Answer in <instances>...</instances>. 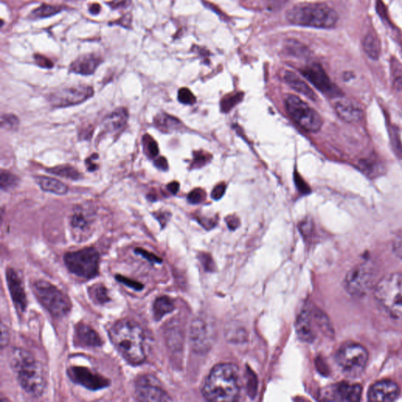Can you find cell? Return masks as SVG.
Here are the masks:
<instances>
[{
    "instance_id": "obj_48",
    "label": "cell",
    "mask_w": 402,
    "mask_h": 402,
    "mask_svg": "<svg viewBox=\"0 0 402 402\" xmlns=\"http://www.w3.org/2000/svg\"><path fill=\"white\" fill-rule=\"evenodd\" d=\"M208 159L206 158V155H203L201 153L195 154L194 158V164L196 166H201L205 164Z\"/></svg>"
},
{
    "instance_id": "obj_44",
    "label": "cell",
    "mask_w": 402,
    "mask_h": 402,
    "mask_svg": "<svg viewBox=\"0 0 402 402\" xmlns=\"http://www.w3.org/2000/svg\"><path fill=\"white\" fill-rule=\"evenodd\" d=\"M132 0H113L110 3L111 8L114 9H125L131 4Z\"/></svg>"
},
{
    "instance_id": "obj_11",
    "label": "cell",
    "mask_w": 402,
    "mask_h": 402,
    "mask_svg": "<svg viewBox=\"0 0 402 402\" xmlns=\"http://www.w3.org/2000/svg\"><path fill=\"white\" fill-rule=\"evenodd\" d=\"M135 397L138 401L160 402L172 401L169 394L160 387L158 380L150 375L139 376L135 382Z\"/></svg>"
},
{
    "instance_id": "obj_18",
    "label": "cell",
    "mask_w": 402,
    "mask_h": 402,
    "mask_svg": "<svg viewBox=\"0 0 402 402\" xmlns=\"http://www.w3.org/2000/svg\"><path fill=\"white\" fill-rule=\"evenodd\" d=\"M400 388L392 380H385L376 382L370 387L369 399L372 401H393L398 399Z\"/></svg>"
},
{
    "instance_id": "obj_51",
    "label": "cell",
    "mask_w": 402,
    "mask_h": 402,
    "mask_svg": "<svg viewBox=\"0 0 402 402\" xmlns=\"http://www.w3.org/2000/svg\"><path fill=\"white\" fill-rule=\"evenodd\" d=\"M100 10H101L100 6H99L97 3L92 4L90 7L91 14L98 15L99 12H100Z\"/></svg>"
},
{
    "instance_id": "obj_29",
    "label": "cell",
    "mask_w": 402,
    "mask_h": 402,
    "mask_svg": "<svg viewBox=\"0 0 402 402\" xmlns=\"http://www.w3.org/2000/svg\"><path fill=\"white\" fill-rule=\"evenodd\" d=\"M91 299L99 305L107 304L110 299L108 290L102 284H97L88 290Z\"/></svg>"
},
{
    "instance_id": "obj_52",
    "label": "cell",
    "mask_w": 402,
    "mask_h": 402,
    "mask_svg": "<svg viewBox=\"0 0 402 402\" xmlns=\"http://www.w3.org/2000/svg\"><path fill=\"white\" fill-rule=\"evenodd\" d=\"M67 2L74 3L78 1V0H66Z\"/></svg>"
},
{
    "instance_id": "obj_38",
    "label": "cell",
    "mask_w": 402,
    "mask_h": 402,
    "mask_svg": "<svg viewBox=\"0 0 402 402\" xmlns=\"http://www.w3.org/2000/svg\"><path fill=\"white\" fill-rule=\"evenodd\" d=\"M116 280L119 281L120 283L125 284L128 288H131L135 291H141L144 288V284L139 281H134L132 279H130L126 277H123L121 275H116Z\"/></svg>"
},
{
    "instance_id": "obj_40",
    "label": "cell",
    "mask_w": 402,
    "mask_h": 402,
    "mask_svg": "<svg viewBox=\"0 0 402 402\" xmlns=\"http://www.w3.org/2000/svg\"><path fill=\"white\" fill-rule=\"evenodd\" d=\"M206 199V192L201 189H195L188 195V201L193 205L201 203Z\"/></svg>"
},
{
    "instance_id": "obj_4",
    "label": "cell",
    "mask_w": 402,
    "mask_h": 402,
    "mask_svg": "<svg viewBox=\"0 0 402 402\" xmlns=\"http://www.w3.org/2000/svg\"><path fill=\"white\" fill-rule=\"evenodd\" d=\"M338 15L335 10L323 3H301L287 13L288 21L295 26L330 29L336 26Z\"/></svg>"
},
{
    "instance_id": "obj_49",
    "label": "cell",
    "mask_w": 402,
    "mask_h": 402,
    "mask_svg": "<svg viewBox=\"0 0 402 402\" xmlns=\"http://www.w3.org/2000/svg\"><path fill=\"white\" fill-rule=\"evenodd\" d=\"M179 183L178 182H172L168 185V190L172 194H176L179 190Z\"/></svg>"
},
{
    "instance_id": "obj_13",
    "label": "cell",
    "mask_w": 402,
    "mask_h": 402,
    "mask_svg": "<svg viewBox=\"0 0 402 402\" xmlns=\"http://www.w3.org/2000/svg\"><path fill=\"white\" fill-rule=\"evenodd\" d=\"M68 375L73 382L90 391H98L110 385V381L106 377L83 366L70 367L68 369Z\"/></svg>"
},
{
    "instance_id": "obj_6",
    "label": "cell",
    "mask_w": 402,
    "mask_h": 402,
    "mask_svg": "<svg viewBox=\"0 0 402 402\" xmlns=\"http://www.w3.org/2000/svg\"><path fill=\"white\" fill-rule=\"evenodd\" d=\"M33 292L40 304L54 318H63L71 310V301L64 293L51 283L37 281Z\"/></svg>"
},
{
    "instance_id": "obj_10",
    "label": "cell",
    "mask_w": 402,
    "mask_h": 402,
    "mask_svg": "<svg viewBox=\"0 0 402 402\" xmlns=\"http://www.w3.org/2000/svg\"><path fill=\"white\" fill-rule=\"evenodd\" d=\"M94 95L90 86L76 85L55 91L49 95V103L55 108H65L82 104Z\"/></svg>"
},
{
    "instance_id": "obj_35",
    "label": "cell",
    "mask_w": 402,
    "mask_h": 402,
    "mask_svg": "<svg viewBox=\"0 0 402 402\" xmlns=\"http://www.w3.org/2000/svg\"><path fill=\"white\" fill-rule=\"evenodd\" d=\"M20 126V120L13 114H4L1 117V127L15 131Z\"/></svg>"
},
{
    "instance_id": "obj_46",
    "label": "cell",
    "mask_w": 402,
    "mask_h": 402,
    "mask_svg": "<svg viewBox=\"0 0 402 402\" xmlns=\"http://www.w3.org/2000/svg\"><path fill=\"white\" fill-rule=\"evenodd\" d=\"M154 164L160 170L167 171L169 169L168 160L163 157H160L155 160Z\"/></svg>"
},
{
    "instance_id": "obj_9",
    "label": "cell",
    "mask_w": 402,
    "mask_h": 402,
    "mask_svg": "<svg viewBox=\"0 0 402 402\" xmlns=\"http://www.w3.org/2000/svg\"><path fill=\"white\" fill-rule=\"evenodd\" d=\"M368 360V350L361 344L355 343L343 344L337 354L339 366L350 376L361 375L366 367Z\"/></svg>"
},
{
    "instance_id": "obj_2",
    "label": "cell",
    "mask_w": 402,
    "mask_h": 402,
    "mask_svg": "<svg viewBox=\"0 0 402 402\" xmlns=\"http://www.w3.org/2000/svg\"><path fill=\"white\" fill-rule=\"evenodd\" d=\"M240 392L239 369L233 364L215 366L203 382L202 394L210 401H235Z\"/></svg>"
},
{
    "instance_id": "obj_17",
    "label": "cell",
    "mask_w": 402,
    "mask_h": 402,
    "mask_svg": "<svg viewBox=\"0 0 402 402\" xmlns=\"http://www.w3.org/2000/svg\"><path fill=\"white\" fill-rule=\"evenodd\" d=\"M213 340L211 325L205 319L197 318L191 326V341L196 350L203 352L210 348Z\"/></svg>"
},
{
    "instance_id": "obj_41",
    "label": "cell",
    "mask_w": 402,
    "mask_h": 402,
    "mask_svg": "<svg viewBox=\"0 0 402 402\" xmlns=\"http://www.w3.org/2000/svg\"><path fill=\"white\" fill-rule=\"evenodd\" d=\"M295 183L297 189L299 190L301 194L307 195L311 194V188L309 187L307 183L302 179L298 172L295 171L294 174Z\"/></svg>"
},
{
    "instance_id": "obj_26",
    "label": "cell",
    "mask_w": 402,
    "mask_h": 402,
    "mask_svg": "<svg viewBox=\"0 0 402 402\" xmlns=\"http://www.w3.org/2000/svg\"><path fill=\"white\" fill-rule=\"evenodd\" d=\"M36 181L43 191L49 192V193L54 194L65 195L69 190L67 185L58 180V179L46 176H38L36 177Z\"/></svg>"
},
{
    "instance_id": "obj_19",
    "label": "cell",
    "mask_w": 402,
    "mask_h": 402,
    "mask_svg": "<svg viewBox=\"0 0 402 402\" xmlns=\"http://www.w3.org/2000/svg\"><path fill=\"white\" fill-rule=\"evenodd\" d=\"M336 112L346 123H357L364 117V110L360 104L350 99H339L335 105Z\"/></svg>"
},
{
    "instance_id": "obj_22",
    "label": "cell",
    "mask_w": 402,
    "mask_h": 402,
    "mask_svg": "<svg viewBox=\"0 0 402 402\" xmlns=\"http://www.w3.org/2000/svg\"><path fill=\"white\" fill-rule=\"evenodd\" d=\"M362 387L355 383L340 382L333 389V399L340 401H357L361 399Z\"/></svg>"
},
{
    "instance_id": "obj_21",
    "label": "cell",
    "mask_w": 402,
    "mask_h": 402,
    "mask_svg": "<svg viewBox=\"0 0 402 402\" xmlns=\"http://www.w3.org/2000/svg\"><path fill=\"white\" fill-rule=\"evenodd\" d=\"M101 59L95 54H84L79 57L70 65V71L82 76H90L94 73L99 65Z\"/></svg>"
},
{
    "instance_id": "obj_30",
    "label": "cell",
    "mask_w": 402,
    "mask_h": 402,
    "mask_svg": "<svg viewBox=\"0 0 402 402\" xmlns=\"http://www.w3.org/2000/svg\"><path fill=\"white\" fill-rule=\"evenodd\" d=\"M47 171L51 174L72 179V180H77V179L80 178L79 172L70 165L57 166L54 167V168L47 169Z\"/></svg>"
},
{
    "instance_id": "obj_24",
    "label": "cell",
    "mask_w": 402,
    "mask_h": 402,
    "mask_svg": "<svg viewBox=\"0 0 402 402\" xmlns=\"http://www.w3.org/2000/svg\"><path fill=\"white\" fill-rule=\"evenodd\" d=\"M128 113L125 108L117 109L104 120L102 125L105 132L113 133L120 131L127 125Z\"/></svg>"
},
{
    "instance_id": "obj_14",
    "label": "cell",
    "mask_w": 402,
    "mask_h": 402,
    "mask_svg": "<svg viewBox=\"0 0 402 402\" xmlns=\"http://www.w3.org/2000/svg\"><path fill=\"white\" fill-rule=\"evenodd\" d=\"M95 222V212L83 207L77 208L72 216L70 224L76 240L82 241L88 239L91 226Z\"/></svg>"
},
{
    "instance_id": "obj_12",
    "label": "cell",
    "mask_w": 402,
    "mask_h": 402,
    "mask_svg": "<svg viewBox=\"0 0 402 402\" xmlns=\"http://www.w3.org/2000/svg\"><path fill=\"white\" fill-rule=\"evenodd\" d=\"M374 277L373 271L366 265H357L346 277V287L353 295H366L372 288Z\"/></svg>"
},
{
    "instance_id": "obj_47",
    "label": "cell",
    "mask_w": 402,
    "mask_h": 402,
    "mask_svg": "<svg viewBox=\"0 0 402 402\" xmlns=\"http://www.w3.org/2000/svg\"><path fill=\"white\" fill-rule=\"evenodd\" d=\"M1 332V346L2 348H3L9 342V332H8L7 327L4 326L3 324H2Z\"/></svg>"
},
{
    "instance_id": "obj_16",
    "label": "cell",
    "mask_w": 402,
    "mask_h": 402,
    "mask_svg": "<svg viewBox=\"0 0 402 402\" xmlns=\"http://www.w3.org/2000/svg\"><path fill=\"white\" fill-rule=\"evenodd\" d=\"M302 75L318 90L327 95L337 94V88L326 72L318 64H312L301 70Z\"/></svg>"
},
{
    "instance_id": "obj_34",
    "label": "cell",
    "mask_w": 402,
    "mask_h": 402,
    "mask_svg": "<svg viewBox=\"0 0 402 402\" xmlns=\"http://www.w3.org/2000/svg\"><path fill=\"white\" fill-rule=\"evenodd\" d=\"M61 10L59 6L42 5L39 8H36L32 13L33 18H46L56 15Z\"/></svg>"
},
{
    "instance_id": "obj_42",
    "label": "cell",
    "mask_w": 402,
    "mask_h": 402,
    "mask_svg": "<svg viewBox=\"0 0 402 402\" xmlns=\"http://www.w3.org/2000/svg\"><path fill=\"white\" fill-rule=\"evenodd\" d=\"M226 189V187L224 183H221L218 185H216L212 193V197L213 199L215 201L220 200L221 198L225 194Z\"/></svg>"
},
{
    "instance_id": "obj_39",
    "label": "cell",
    "mask_w": 402,
    "mask_h": 402,
    "mask_svg": "<svg viewBox=\"0 0 402 402\" xmlns=\"http://www.w3.org/2000/svg\"><path fill=\"white\" fill-rule=\"evenodd\" d=\"M135 254L139 255L141 257H144L146 259L148 262L154 264V263H160L162 262V259H160L158 256L153 254L152 252H148L146 249H141V247H137L134 250Z\"/></svg>"
},
{
    "instance_id": "obj_25",
    "label": "cell",
    "mask_w": 402,
    "mask_h": 402,
    "mask_svg": "<svg viewBox=\"0 0 402 402\" xmlns=\"http://www.w3.org/2000/svg\"><path fill=\"white\" fill-rule=\"evenodd\" d=\"M284 79L293 90L300 93L301 95L306 96L309 99H311V100L316 101V94H315L310 86H309L304 80L297 76L295 72L286 71L284 74Z\"/></svg>"
},
{
    "instance_id": "obj_20",
    "label": "cell",
    "mask_w": 402,
    "mask_h": 402,
    "mask_svg": "<svg viewBox=\"0 0 402 402\" xmlns=\"http://www.w3.org/2000/svg\"><path fill=\"white\" fill-rule=\"evenodd\" d=\"M75 339L77 345L82 348H99L102 345V340L98 332L84 323H79L76 327Z\"/></svg>"
},
{
    "instance_id": "obj_37",
    "label": "cell",
    "mask_w": 402,
    "mask_h": 402,
    "mask_svg": "<svg viewBox=\"0 0 402 402\" xmlns=\"http://www.w3.org/2000/svg\"><path fill=\"white\" fill-rule=\"evenodd\" d=\"M178 101L185 105H193L196 102V97L188 88H181L178 93Z\"/></svg>"
},
{
    "instance_id": "obj_27",
    "label": "cell",
    "mask_w": 402,
    "mask_h": 402,
    "mask_svg": "<svg viewBox=\"0 0 402 402\" xmlns=\"http://www.w3.org/2000/svg\"><path fill=\"white\" fill-rule=\"evenodd\" d=\"M174 302L168 296H160L154 302L153 306V316L156 320L162 319L166 314L174 311Z\"/></svg>"
},
{
    "instance_id": "obj_5",
    "label": "cell",
    "mask_w": 402,
    "mask_h": 402,
    "mask_svg": "<svg viewBox=\"0 0 402 402\" xmlns=\"http://www.w3.org/2000/svg\"><path fill=\"white\" fill-rule=\"evenodd\" d=\"M374 295L377 302L389 316L402 321V273L383 277L377 283Z\"/></svg>"
},
{
    "instance_id": "obj_36",
    "label": "cell",
    "mask_w": 402,
    "mask_h": 402,
    "mask_svg": "<svg viewBox=\"0 0 402 402\" xmlns=\"http://www.w3.org/2000/svg\"><path fill=\"white\" fill-rule=\"evenodd\" d=\"M144 144L146 145V151L147 155L150 158H155L159 154V148L155 140H153L150 136L146 135L144 137Z\"/></svg>"
},
{
    "instance_id": "obj_50",
    "label": "cell",
    "mask_w": 402,
    "mask_h": 402,
    "mask_svg": "<svg viewBox=\"0 0 402 402\" xmlns=\"http://www.w3.org/2000/svg\"><path fill=\"white\" fill-rule=\"evenodd\" d=\"M227 224L231 229H236L239 225V220L236 217H229Z\"/></svg>"
},
{
    "instance_id": "obj_3",
    "label": "cell",
    "mask_w": 402,
    "mask_h": 402,
    "mask_svg": "<svg viewBox=\"0 0 402 402\" xmlns=\"http://www.w3.org/2000/svg\"><path fill=\"white\" fill-rule=\"evenodd\" d=\"M10 363L24 392L33 397H40L45 392L47 385L45 369L29 351L22 348L12 350Z\"/></svg>"
},
{
    "instance_id": "obj_31",
    "label": "cell",
    "mask_w": 402,
    "mask_h": 402,
    "mask_svg": "<svg viewBox=\"0 0 402 402\" xmlns=\"http://www.w3.org/2000/svg\"><path fill=\"white\" fill-rule=\"evenodd\" d=\"M364 51L370 58L378 59L380 54V42L373 34H369L364 42Z\"/></svg>"
},
{
    "instance_id": "obj_23",
    "label": "cell",
    "mask_w": 402,
    "mask_h": 402,
    "mask_svg": "<svg viewBox=\"0 0 402 402\" xmlns=\"http://www.w3.org/2000/svg\"><path fill=\"white\" fill-rule=\"evenodd\" d=\"M296 332L302 341L311 343L316 337L311 311H304L300 315L296 323Z\"/></svg>"
},
{
    "instance_id": "obj_43",
    "label": "cell",
    "mask_w": 402,
    "mask_h": 402,
    "mask_svg": "<svg viewBox=\"0 0 402 402\" xmlns=\"http://www.w3.org/2000/svg\"><path fill=\"white\" fill-rule=\"evenodd\" d=\"M35 60L37 65L45 68V69H51L53 67L52 61L45 56H42V55L36 54Z\"/></svg>"
},
{
    "instance_id": "obj_28",
    "label": "cell",
    "mask_w": 402,
    "mask_h": 402,
    "mask_svg": "<svg viewBox=\"0 0 402 402\" xmlns=\"http://www.w3.org/2000/svg\"><path fill=\"white\" fill-rule=\"evenodd\" d=\"M154 125L163 132H171L176 131L181 125V122L176 117H173L167 114H158L154 119Z\"/></svg>"
},
{
    "instance_id": "obj_45",
    "label": "cell",
    "mask_w": 402,
    "mask_h": 402,
    "mask_svg": "<svg viewBox=\"0 0 402 402\" xmlns=\"http://www.w3.org/2000/svg\"><path fill=\"white\" fill-rule=\"evenodd\" d=\"M98 159L97 154H94L86 160V164L88 166V169L90 171H94L98 169V165L95 164V160Z\"/></svg>"
},
{
    "instance_id": "obj_33",
    "label": "cell",
    "mask_w": 402,
    "mask_h": 402,
    "mask_svg": "<svg viewBox=\"0 0 402 402\" xmlns=\"http://www.w3.org/2000/svg\"><path fill=\"white\" fill-rule=\"evenodd\" d=\"M244 97L243 93H237L233 95H229L222 98L220 107L222 113H228L237 105L242 101Z\"/></svg>"
},
{
    "instance_id": "obj_1",
    "label": "cell",
    "mask_w": 402,
    "mask_h": 402,
    "mask_svg": "<svg viewBox=\"0 0 402 402\" xmlns=\"http://www.w3.org/2000/svg\"><path fill=\"white\" fill-rule=\"evenodd\" d=\"M109 337L115 348L128 363L140 364L146 360L144 331L134 321H117L109 330Z\"/></svg>"
},
{
    "instance_id": "obj_7",
    "label": "cell",
    "mask_w": 402,
    "mask_h": 402,
    "mask_svg": "<svg viewBox=\"0 0 402 402\" xmlns=\"http://www.w3.org/2000/svg\"><path fill=\"white\" fill-rule=\"evenodd\" d=\"M64 261L68 270L77 277L92 279L98 275L100 256L94 247L67 253Z\"/></svg>"
},
{
    "instance_id": "obj_32",
    "label": "cell",
    "mask_w": 402,
    "mask_h": 402,
    "mask_svg": "<svg viewBox=\"0 0 402 402\" xmlns=\"http://www.w3.org/2000/svg\"><path fill=\"white\" fill-rule=\"evenodd\" d=\"M20 183V178L8 171H2L0 174V187L2 190L8 191L15 189Z\"/></svg>"
},
{
    "instance_id": "obj_15",
    "label": "cell",
    "mask_w": 402,
    "mask_h": 402,
    "mask_svg": "<svg viewBox=\"0 0 402 402\" xmlns=\"http://www.w3.org/2000/svg\"><path fill=\"white\" fill-rule=\"evenodd\" d=\"M6 279L17 311L24 313L26 311L28 300L21 277L15 270L9 268L6 271Z\"/></svg>"
},
{
    "instance_id": "obj_8",
    "label": "cell",
    "mask_w": 402,
    "mask_h": 402,
    "mask_svg": "<svg viewBox=\"0 0 402 402\" xmlns=\"http://www.w3.org/2000/svg\"><path fill=\"white\" fill-rule=\"evenodd\" d=\"M286 107L291 118L305 131L317 132L323 127V121L319 114L298 96L288 95Z\"/></svg>"
}]
</instances>
